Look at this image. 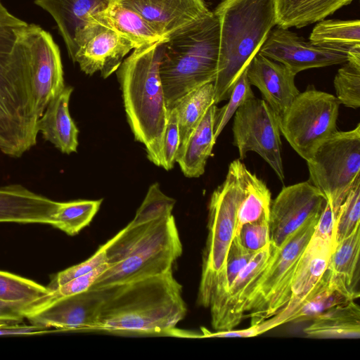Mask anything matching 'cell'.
<instances>
[{"label": "cell", "mask_w": 360, "mask_h": 360, "mask_svg": "<svg viewBox=\"0 0 360 360\" xmlns=\"http://www.w3.org/2000/svg\"><path fill=\"white\" fill-rule=\"evenodd\" d=\"M102 302L99 289L46 302L30 313L27 319L33 325L60 331L96 330Z\"/></svg>", "instance_id": "17"}, {"label": "cell", "mask_w": 360, "mask_h": 360, "mask_svg": "<svg viewBox=\"0 0 360 360\" xmlns=\"http://www.w3.org/2000/svg\"><path fill=\"white\" fill-rule=\"evenodd\" d=\"M96 19L129 40L135 48L167 39L160 35L139 13L115 0L105 11L97 14L94 20Z\"/></svg>", "instance_id": "29"}, {"label": "cell", "mask_w": 360, "mask_h": 360, "mask_svg": "<svg viewBox=\"0 0 360 360\" xmlns=\"http://www.w3.org/2000/svg\"><path fill=\"white\" fill-rule=\"evenodd\" d=\"M236 236L247 250L257 252L270 244L269 221L245 224L240 227Z\"/></svg>", "instance_id": "40"}, {"label": "cell", "mask_w": 360, "mask_h": 360, "mask_svg": "<svg viewBox=\"0 0 360 360\" xmlns=\"http://www.w3.org/2000/svg\"><path fill=\"white\" fill-rule=\"evenodd\" d=\"M180 143L176 112L174 108L169 112L168 120L165 130L162 145V166L170 170L174 167L176 155Z\"/></svg>", "instance_id": "42"}, {"label": "cell", "mask_w": 360, "mask_h": 360, "mask_svg": "<svg viewBox=\"0 0 360 360\" xmlns=\"http://www.w3.org/2000/svg\"><path fill=\"white\" fill-rule=\"evenodd\" d=\"M135 46L117 31L98 19L84 31L73 63L82 72L92 75L99 71L105 79L117 71L124 57Z\"/></svg>", "instance_id": "16"}, {"label": "cell", "mask_w": 360, "mask_h": 360, "mask_svg": "<svg viewBox=\"0 0 360 360\" xmlns=\"http://www.w3.org/2000/svg\"><path fill=\"white\" fill-rule=\"evenodd\" d=\"M33 308L25 304L0 301V323H22Z\"/></svg>", "instance_id": "44"}, {"label": "cell", "mask_w": 360, "mask_h": 360, "mask_svg": "<svg viewBox=\"0 0 360 360\" xmlns=\"http://www.w3.org/2000/svg\"><path fill=\"white\" fill-rule=\"evenodd\" d=\"M216 108L217 105L213 104L207 109L186 143L177 150L175 162L186 177L197 178L205 172L207 160L216 141L214 136Z\"/></svg>", "instance_id": "24"}, {"label": "cell", "mask_w": 360, "mask_h": 360, "mask_svg": "<svg viewBox=\"0 0 360 360\" xmlns=\"http://www.w3.org/2000/svg\"><path fill=\"white\" fill-rule=\"evenodd\" d=\"M360 225L336 243L326 269L328 277L342 288L359 297Z\"/></svg>", "instance_id": "27"}, {"label": "cell", "mask_w": 360, "mask_h": 360, "mask_svg": "<svg viewBox=\"0 0 360 360\" xmlns=\"http://www.w3.org/2000/svg\"><path fill=\"white\" fill-rule=\"evenodd\" d=\"M274 247L271 244L255 253L221 300L210 308L211 323L216 330L233 329L244 319L248 288L268 264Z\"/></svg>", "instance_id": "21"}, {"label": "cell", "mask_w": 360, "mask_h": 360, "mask_svg": "<svg viewBox=\"0 0 360 360\" xmlns=\"http://www.w3.org/2000/svg\"><path fill=\"white\" fill-rule=\"evenodd\" d=\"M114 1L34 0V2L53 17L68 55L74 61L83 33L93 23L94 17L105 11Z\"/></svg>", "instance_id": "19"}, {"label": "cell", "mask_w": 360, "mask_h": 360, "mask_svg": "<svg viewBox=\"0 0 360 360\" xmlns=\"http://www.w3.org/2000/svg\"><path fill=\"white\" fill-rule=\"evenodd\" d=\"M51 295L47 287L32 280L0 271V301L25 304L34 311L46 303Z\"/></svg>", "instance_id": "32"}, {"label": "cell", "mask_w": 360, "mask_h": 360, "mask_svg": "<svg viewBox=\"0 0 360 360\" xmlns=\"http://www.w3.org/2000/svg\"><path fill=\"white\" fill-rule=\"evenodd\" d=\"M255 97L247 77L246 70L234 84L229 102L216 108L214 117V136L217 139L238 108L248 99Z\"/></svg>", "instance_id": "37"}, {"label": "cell", "mask_w": 360, "mask_h": 360, "mask_svg": "<svg viewBox=\"0 0 360 360\" xmlns=\"http://www.w3.org/2000/svg\"><path fill=\"white\" fill-rule=\"evenodd\" d=\"M115 2L139 13L165 39L212 12L204 0H115Z\"/></svg>", "instance_id": "18"}, {"label": "cell", "mask_w": 360, "mask_h": 360, "mask_svg": "<svg viewBox=\"0 0 360 360\" xmlns=\"http://www.w3.org/2000/svg\"><path fill=\"white\" fill-rule=\"evenodd\" d=\"M104 245L110 266L92 289L172 271L183 251L172 214L146 222H130Z\"/></svg>", "instance_id": "4"}, {"label": "cell", "mask_w": 360, "mask_h": 360, "mask_svg": "<svg viewBox=\"0 0 360 360\" xmlns=\"http://www.w3.org/2000/svg\"><path fill=\"white\" fill-rule=\"evenodd\" d=\"M354 0H276V25L301 28L324 20Z\"/></svg>", "instance_id": "28"}, {"label": "cell", "mask_w": 360, "mask_h": 360, "mask_svg": "<svg viewBox=\"0 0 360 360\" xmlns=\"http://www.w3.org/2000/svg\"><path fill=\"white\" fill-rule=\"evenodd\" d=\"M214 103L213 82L203 84L184 96L175 106L181 148L207 109ZM178 148V149H179Z\"/></svg>", "instance_id": "31"}, {"label": "cell", "mask_w": 360, "mask_h": 360, "mask_svg": "<svg viewBox=\"0 0 360 360\" xmlns=\"http://www.w3.org/2000/svg\"><path fill=\"white\" fill-rule=\"evenodd\" d=\"M28 27L0 0V151L12 158L35 146L39 133Z\"/></svg>", "instance_id": "1"}, {"label": "cell", "mask_w": 360, "mask_h": 360, "mask_svg": "<svg viewBox=\"0 0 360 360\" xmlns=\"http://www.w3.org/2000/svg\"><path fill=\"white\" fill-rule=\"evenodd\" d=\"M28 43L34 102L40 117L50 101L65 86L63 64L58 46L52 35L40 26L29 24Z\"/></svg>", "instance_id": "14"}, {"label": "cell", "mask_w": 360, "mask_h": 360, "mask_svg": "<svg viewBox=\"0 0 360 360\" xmlns=\"http://www.w3.org/2000/svg\"><path fill=\"white\" fill-rule=\"evenodd\" d=\"M360 225V179H359L335 215V238L336 243L347 237Z\"/></svg>", "instance_id": "36"}, {"label": "cell", "mask_w": 360, "mask_h": 360, "mask_svg": "<svg viewBox=\"0 0 360 360\" xmlns=\"http://www.w3.org/2000/svg\"><path fill=\"white\" fill-rule=\"evenodd\" d=\"M326 202L321 192L309 181L284 186L270 207L271 244L281 248L299 228L320 217Z\"/></svg>", "instance_id": "12"}, {"label": "cell", "mask_w": 360, "mask_h": 360, "mask_svg": "<svg viewBox=\"0 0 360 360\" xmlns=\"http://www.w3.org/2000/svg\"><path fill=\"white\" fill-rule=\"evenodd\" d=\"M355 299L352 294L330 280L326 271L319 288L291 316L288 323L311 321L328 309Z\"/></svg>", "instance_id": "33"}, {"label": "cell", "mask_w": 360, "mask_h": 360, "mask_svg": "<svg viewBox=\"0 0 360 360\" xmlns=\"http://www.w3.org/2000/svg\"><path fill=\"white\" fill-rule=\"evenodd\" d=\"M239 162L235 160L229 165L224 181L210 200L208 234L197 299L198 304L206 308L214 307L228 290L226 256L235 236L238 211L244 195Z\"/></svg>", "instance_id": "7"}, {"label": "cell", "mask_w": 360, "mask_h": 360, "mask_svg": "<svg viewBox=\"0 0 360 360\" xmlns=\"http://www.w3.org/2000/svg\"><path fill=\"white\" fill-rule=\"evenodd\" d=\"M319 219L316 217L299 228L281 248L274 247L268 264L251 282L244 306V319H250V326L275 316L288 302L298 261Z\"/></svg>", "instance_id": "8"}, {"label": "cell", "mask_w": 360, "mask_h": 360, "mask_svg": "<svg viewBox=\"0 0 360 360\" xmlns=\"http://www.w3.org/2000/svg\"><path fill=\"white\" fill-rule=\"evenodd\" d=\"M233 145L243 160L249 151L257 153L283 181L278 117L264 99L256 97L243 103L234 114Z\"/></svg>", "instance_id": "11"}, {"label": "cell", "mask_w": 360, "mask_h": 360, "mask_svg": "<svg viewBox=\"0 0 360 360\" xmlns=\"http://www.w3.org/2000/svg\"><path fill=\"white\" fill-rule=\"evenodd\" d=\"M309 41L318 46L342 53L347 61L360 64L359 20H322L316 22Z\"/></svg>", "instance_id": "25"}, {"label": "cell", "mask_w": 360, "mask_h": 360, "mask_svg": "<svg viewBox=\"0 0 360 360\" xmlns=\"http://www.w3.org/2000/svg\"><path fill=\"white\" fill-rule=\"evenodd\" d=\"M309 180L330 204L335 215L360 179V124L349 131H337L307 161Z\"/></svg>", "instance_id": "9"}, {"label": "cell", "mask_w": 360, "mask_h": 360, "mask_svg": "<svg viewBox=\"0 0 360 360\" xmlns=\"http://www.w3.org/2000/svg\"><path fill=\"white\" fill-rule=\"evenodd\" d=\"M304 329L316 338H355L360 337V308L354 300L332 307L314 317Z\"/></svg>", "instance_id": "26"}, {"label": "cell", "mask_w": 360, "mask_h": 360, "mask_svg": "<svg viewBox=\"0 0 360 360\" xmlns=\"http://www.w3.org/2000/svg\"><path fill=\"white\" fill-rule=\"evenodd\" d=\"M255 253L243 248L238 237L234 236L229 247L226 261V278L228 290L241 270L250 261Z\"/></svg>", "instance_id": "43"}, {"label": "cell", "mask_w": 360, "mask_h": 360, "mask_svg": "<svg viewBox=\"0 0 360 360\" xmlns=\"http://www.w3.org/2000/svg\"><path fill=\"white\" fill-rule=\"evenodd\" d=\"M333 84L340 104L354 109L360 107V64L345 63L338 70Z\"/></svg>", "instance_id": "35"}, {"label": "cell", "mask_w": 360, "mask_h": 360, "mask_svg": "<svg viewBox=\"0 0 360 360\" xmlns=\"http://www.w3.org/2000/svg\"><path fill=\"white\" fill-rule=\"evenodd\" d=\"M201 330L202 337L205 338H250L261 334L257 325L250 326V328L245 329L218 330L215 333H211L205 328H202Z\"/></svg>", "instance_id": "47"}, {"label": "cell", "mask_w": 360, "mask_h": 360, "mask_svg": "<svg viewBox=\"0 0 360 360\" xmlns=\"http://www.w3.org/2000/svg\"><path fill=\"white\" fill-rule=\"evenodd\" d=\"M108 263L104 244L86 260L61 271L51 278L46 286L51 291L68 281L93 271L100 265Z\"/></svg>", "instance_id": "39"}, {"label": "cell", "mask_w": 360, "mask_h": 360, "mask_svg": "<svg viewBox=\"0 0 360 360\" xmlns=\"http://www.w3.org/2000/svg\"><path fill=\"white\" fill-rule=\"evenodd\" d=\"M238 169L244 195L238 211L235 236L245 224L269 221L271 204V192L266 184L240 160Z\"/></svg>", "instance_id": "30"}, {"label": "cell", "mask_w": 360, "mask_h": 360, "mask_svg": "<svg viewBox=\"0 0 360 360\" xmlns=\"http://www.w3.org/2000/svg\"><path fill=\"white\" fill-rule=\"evenodd\" d=\"M60 331L58 329L22 323H0V336L8 335H33Z\"/></svg>", "instance_id": "45"}, {"label": "cell", "mask_w": 360, "mask_h": 360, "mask_svg": "<svg viewBox=\"0 0 360 360\" xmlns=\"http://www.w3.org/2000/svg\"><path fill=\"white\" fill-rule=\"evenodd\" d=\"M246 74L250 84L260 91L264 100L278 117L300 94L295 84V75L284 65L259 53L250 61Z\"/></svg>", "instance_id": "20"}, {"label": "cell", "mask_w": 360, "mask_h": 360, "mask_svg": "<svg viewBox=\"0 0 360 360\" xmlns=\"http://www.w3.org/2000/svg\"><path fill=\"white\" fill-rule=\"evenodd\" d=\"M73 88L65 86L47 105L37 122L38 131L61 153L77 152L79 130L69 111Z\"/></svg>", "instance_id": "23"}, {"label": "cell", "mask_w": 360, "mask_h": 360, "mask_svg": "<svg viewBox=\"0 0 360 360\" xmlns=\"http://www.w3.org/2000/svg\"><path fill=\"white\" fill-rule=\"evenodd\" d=\"M219 44L213 12L164 41L159 72L168 112L190 91L214 81Z\"/></svg>", "instance_id": "6"}, {"label": "cell", "mask_w": 360, "mask_h": 360, "mask_svg": "<svg viewBox=\"0 0 360 360\" xmlns=\"http://www.w3.org/2000/svg\"><path fill=\"white\" fill-rule=\"evenodd\" d=\"M103 199L58 202L51 226L73 236L88 226L98 211Z\"/></svg>", "instance_id": "34"}, {"label": "cell", "mask_w": 360, "mask_h": 360, "mask_svg": "<svg viewBox=\"0 0 360 360\" xmlns=\"http://www.w3.org/2000/svg\"><path fill=\"white\" fill-rule=\"evenodd\" d=\"M58 202L20 184L0 186V222L51 226Z\"/></svg>", "instance_id": "22"}, {"label": "cell", "mask_w": 360, "mask_h": 360, "mask_svg": "<svg viewBox=\"0 0 360 360\" xmlns=\"http://www.w3.org/2000/svg\"><path fill=\"white\" fill-rule=\"evenodd\" d=\"M110 266L105 263L89 273L72 279L51 290V295L47 302L58 298L68 297L89 290L96 279Z\"/></svg>", "instance_id": "41"}, {"label": "cell", "mask_w": 360, "mask_h": 360, "mask_svg": "<svg viewBox=\"0 0 360 360\" xmlns=\"http://www.w3.org/2000/svg\"><path fill=\"white\" fill-rule=\"evenodd\" d=\"M335 245L334 239L312 235L298 261L288 302L275 316L258 324L262 333L288 323L291 316L314 295L324 278Z\"/></svg>", "instance_id": "13"}, {"label": "cell", "mask_w": 360, "mask_h": 360, "mask_svg": "<svg viewBox=\"0 0 360 360\" xmlns=\"http://www.w3.org/2000/svg\"><path fill=\"white\" fill-rule=\"evenodd\" d=\"M165 41L134 49L116 71L131 130L144 145L148 159L158 167L162 166L169 116L159 72Z\"/></svg>", "instance_id": "3"}, {"label": "cell", "mask_w": 360, "mask_h": 360, "mask_svg": "<svg viewBox=\"0 0 360 360\" xmlns=\"http://www.w3.org/2000/svg\"><path fill=\"white\" fill-rule=\"evenodd\" d=\"M335 215L330 204L326 200L319 217L313 236L324 239L335 238Z\"/></svg>", "instance_id": "46"}, {"label": "cell", "mask_w": 360, "mask_h": 360, "mask_svg": "<svg viewBox=\"0 0 360 360\" xmlns=\"http://www.w3.org/2000/svg\"><path fill=\"white\" fill-rule=\"evenodd\" d=\"M96 289L102 294L96 330L170 335L187 312L172 271Z\"/></svg>", "instance_id": "2"}, {"label": "cell", "mask_w": 360, "mask_h": 360, "mask_svg": "<svg viewBox=\"0 0 360 360\" xmlns=\"http://www.w3.org/2000/svg\"><path fill=\"white\" fill-rule=\"evenodd\" d=\"M219 25L214 103L232 89L276 25V0H223L212 11Z\"/></svg>", "instance_id": "5"}, {"label": "cell", "mask_w": 360, "mask_h": 360, "mask_svg": "<svg viewBox=\"0 0 360 360\" xmlns=\"http://www.w3.org/2000/svg\"><path fill=\"white\" fill-rule=\"evenodd\" d=\"M340 105L334 95L309 85L278 117L281 134L307 161L316 148L338 131Z\"/></svg>", "instance_id": "10"}, {"label": "cell", "mask_w": 360, "mask_h": 360, "mask_svg": "<svg viewBox=\"0 0 360 360\" xmlns=\"http://www.w3.org/2000/svg\"><path fill=\"white\" fill-rule=\"evenodd\" d=\"M176 200L166 195L158 183L153 184L136 211L132 223H143L162 216L172 214Z\"/></svg>", "instance_id": "38"}, {"label": "cell", "mask_w": 360, "mask_h": 360, "mask_svg": "<svg viewBox=\"0 0 360 360\" xmlns=\"http://www.w3.org/2000/svg\"><path fill=\"white\" fill-rule=\"evenodd\" d=\"M287 67L295 75L303 70L344 64L345 54L318 46L287 28L272 29L259 52Z\"/></svg>", "instance_id": "15"}]
</instances>
